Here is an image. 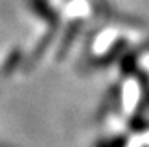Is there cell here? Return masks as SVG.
Masks as SVG:
<instances>
[{"label": "cell", "instance_id": "1", "mask_svg": "<svg viewBox=\"0 0 149 147\" xmlns=\"http://www.w3.org/2000/svg\"><path fill=\"white\" fill-rule=\"evenodd\" d=\"M95 147H125V138L124 136L109 138V139H105V141L98 142Z\"/></svg>", "mask_w": 149, "mask_h": 147}, {"label": "cell", "instance_id": "2", "mask_svg": "<svg viewBox=\"0 0 149 147\" xmlns=\"http://www.w3.org/2000/svg\"><path fill=\"white\" fill-rule=\"evenodd\" d=\"M122 71L124 73H132L135 71V59L132 57V55H129V57H125L124 59V62H122Z\"/></svg>", "mask_w": 149, "mask_h": 147}]
</instances>
